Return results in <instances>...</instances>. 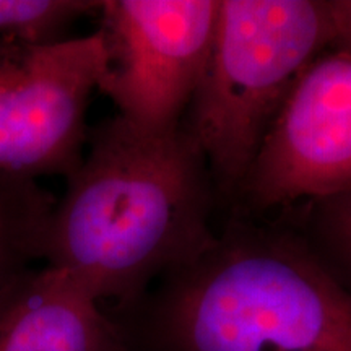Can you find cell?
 <instances>
[{
    "label": "cell",
    "mask_w": 351,
    "mask_h": 351,
    "mask_svg": "<svg viewBox=\"0 0 351 351\" xmlns=\"http://www.w3.org/2000/svg\"><path fill=\"white\" fill-rule=\"evenodd\" d=\"M65 181L44 265L67 271L101 304L138 306L153 280L217 238V192L182 125L148 130L116 114L90 129L82 165Z\"/></svg>",
    "instance_id": "6da1fadb"
},
{
    "label": "cell",
    "mask_w": 351,
    "mask_h": 351,
    "mask_svg": "<svg viewBox=\"0 0 351 351\" xmlns=\"http://www.w3.org/2000/svg\"><path fill=\"white\" fill-rule=\"evenodd\" d=\"M153 351H351V289L301 232L234 219L161 278Z\"/></svg>",
    "instance_id": "7a4b0ae2"
},
{
    "label": "cell",
    "mask_w": 351,
    "mask_h": 351,
    "mask_svg": "<svg viewBox=\"0 0 351 351\" xmlns=\"http://www.w3.org/2000/svg\"><path fill=\"white\" fill-rule=\"evenodd\" d=\"M332 41L328 0H219L207 65L181 122L219 199L238 202L289 91Z\"/></svg>",
    "instance_id": "3957f363"
},
{
    "label": "cell",
    "mask_w": 351,
    "mask_h": 351,
    "mask_svg": "<svg viewBox=\"0 0 351 351\" xmlns=\"http://www.w3.org/2000/svg\"><path fill=\"white\" fill-rule=\"evenodd\" d=\"M108 70L99 32L54 43L0 41V174L69 179L82 165L91 96Z\"/></svg>",
    "instance_id": "277c9868"
},
{
    "label": "cell",
    "mask_w": 351,
    "mask_h": 351,
    "mask_svg": "<svg viewBox=\"0 0 351 351\" xmlns=\"http://www.w3.org/2000/svg\"><path fill=\"white\" fill-rule=\"evenodd\" d=\"M219 0H106L108 70L98 91L148 130L181 125L215 36Z\"/></svg>",
    "instance_id": "5b68a950"
},
{
    "label": "cell",
    "mask_w": 351,
    "mask_h": 351,
    "mask_svg": "<svg viewBox=\"0 0 351 351\" xmlns=\"http://www.w3.org/2000/svg\"><path fill=\"white\" fill-rule=\"evenodd\" d=\"M351 191V56L328 49L298 78L238 202L265 212Z\"/></svg>",
    "instance_id": "8992f818"
},
{
    "label": "cell",
    "mask_w": 351,
    "mask_h": 351,
    "mask_svg": "<svg viewBox=\"0 0 351 351\" xmlns=\"http://www.w3.org/2000/svg\"><path fill=\"white\" fill-rule=\"evenodd\" d=\"M125 328L67 271L32 267L0 287V351H129Z\"/></svg>",
    "instance_id": "52a82bcc"
},
{
    "label": "cell",
    "mask_w": 351,
    "mask_h": 351,
    "mask_svg": "<svg viewBox=\"0 0 351 351\" xmlns=\"http://www.w3.org/2000/svg\"><path fill=\"white\" fill-rule=\"evenodd\" d=\"M56 204L38 181L0 174V287L44 261Z\"/></svg>",
    "instance_id": "ba28073f"
},
{
    "label": "cell",
    "mask_w": 351,
    "mask_h": 351,
    "mask_svg": "<svg viewBox=\"0 0 351 351\" xmlns=\"http://www.w3.org/2000/svg\"><path fill=\"white\" fill-rule=\"evenodd\" d=\"M99 8L90 0H0V41H60L77 20Z\"/></svg>",
    "instance_id": "9c48e42d"
},
{
    "label": "cell",
    "mask_w": 351,
    "mask_h": 351,
    "mask_svg": "<svg viewBox=\"0 0 351 351\" xmlns=\"http://www.w3.org/2000/svg\"><path fill=\"white\" fill-rule=\"evenodd\" d=\"M302 236L333 274L351 276V191L307 204Z\"/></svg>",
    "instance_id": "30bf717a"
},
{
    "label": "cell",
    "mask_w": 351,
    "mask_h": 351,
    "mask_svg": "<svg viewBox=\"0 0 351 351\" xmlns=\"http://www.w3.org/2000/svg\"><path fill=\"white\" fill-rule=\"evenodd\" d=\"M333 21L330 49L351 56V0H328Z\"/></svg>",
    "instance_id": "8fae6325"
}]
</instances>
